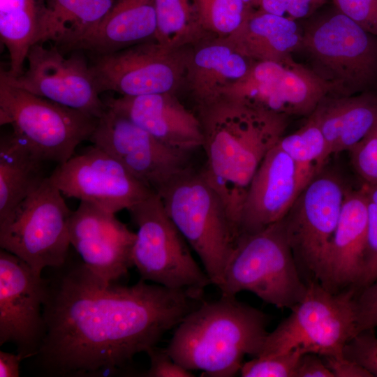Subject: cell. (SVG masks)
I'll use <instances>...</instances> for the list:
<instances>
[{
	"label": "cell",
	"instance_id": "cell-1",
	"mask_svg": "<svg viewBox=\"0 0 377 377\" xmlns=\"http://www.w3.org/2000/svg\"><path fill=\"white\" fill-rule=\"evenodd\" d=\"M52 269L45 277V334L35 356L52 376L114 374L202 302V290L142 279L133 286L106 281L70 255Z\"/></svg>",
	"mask_w": 377,
	"mask_h": 377
},
{
	"label": "cell",
	"instance_id": "cell-2",
	"mask_svg": "<svg viewBox=\"0 0 377 377\" xmlns=\"http://www.w3.org/2000/svg\"><path fill=\"white\" fill-rule=\"evenodd\" d=\"M199 110L206 154L200 171L221 198L238 238L250 184L266 154L284 135L288 118L225 98Z\"/></svg>",
	"mask_w": 377,
	"mask_h": 377
},
{
	"label": "cell",
	"instance_id": "cell-3",
	"mask_svg": "<svg viewBox=\"0 0 377 377\" xmlns=\"http://www.w3.org/2000/svg\"><path fill=\"white\" fill-rule=\"evenodd\" d=\"M269 319L235 297L202 301L175 327L165 349L191 371H201L210 377L235 376L245 356L261 353Z\"/></svg>",
	"mask_w": 377,
	"mask_h": 377
},
{
	"label": "cell",
	"instance_id": "cell-4",
	"mask_svg": "<svg viewBox=\"0 0 377 377\" xmlns=\"http://www.w3.org/2000/svg\"><path fill=\"white\" fill-rule=\"evenodd\" d=\"M300 50L332 96L377 92V36L337 8L306 24Z\"/></svg>",
	"mask_w": 377,
	"mask_h": 377
},
{
	"label": "cell",
	"instance_id": "cell-5",
	"mask_svg": "<svg viewBox=\"0 0 377 377\" xmlns=\"http://www.w3.org/2000/svg\"><path fill=\"white\" fill-rule=\"evenodd\" d=\"M218 288L221 296L248 291L279 309H290L303 298L306 282L301 276L283 219L238 237Z\"/></svg>",
	"mask_w": 377,
	"mask_h": 377
},
{
	"label": "cell",
	"instance_id": "cell-6",
	"mask_svg": "<svg viewBox=\"0 0 377 377\" xmlns=\"http://www.w3.org/2000/svg\"><path fill=\"white\" fill-rule=\"evenodd\" d=\"M164 209L219 287L237 242L226 206L200 171L188 168L159 193Z\"/></svg>",
	"mask_w": 377,
	"mask_h": 377
},
{
	"label": "cell",
	"instance_id": "cell-7",
	"mask_svg": "<svg viewBox=\"0 0 377 377\" xmlns=\"http://www.w3.org/2000/svg\"><path fill=\"white\" fill-rule=\"evenodd\" d=\"M306 282L304 296L290 309L288 316L268 333L258 355L298 349L322 357H343L346 344L359 332L357 289L351 287L334 293L317 281Z\"/></svg>",
	"mask_w": 377,
	"mask_h": 377
},
{
	"label": "cell",
	"instance_id": "cell-8",
	"mask_svg": "<svg viewBox=\"0 0 377 377\" xmlns=\"http://www.w3.org/2000/svg\"><path fill=\"white\" fill-rule=\"evenodd\" d=\"M98 119L8 84L0 77V124L40 161L61 164L89 140Z\"/></svg>",
	"mask_w": 377,
	"mask_h": 377
},
{
	"label": "cell",
	"instance_id": "cell-9",
	"mask_svg": "<svg viewBox=\"0 0 377 377\" xmlns=\"http://www.w3.org/2000/svg\"><path fill=\"white\" fill-rule=\"evenodd\" d=\"M128 211L138 228L131 260L141 279L169 288L202 291L212 284L157 193Z\"/></svg>",
	"mask_w": 377,
	"mask_h": 377
},
{
	"label": "cell",
	"instance_id": "cell-10",
	"mask_svg": "<svg viewBox=\"0 0 377 377\" xmlns=\"http://www.w3.org/2000/svg\"><path fill=\"white\" fill-rule=\"evenodd\" d=\"M64 195L45 177L0 224V246L42 274L45 268L63 265L70 255L72 212Z\"/></svg>",
	"mask_w": 377,
	"mask_h": 377
},
{
	"label": "cell",
	"instance_id": "cell-11",
	"mask_svg": "<svg viewBox=\"0 0 377 377\" xmlns=\"http://www.w3.org/2000/svg\"><path fill=\"white\" fill-rule=\"evenodd\" d=\"M346 191L337 177L318 174L283 219L299 268L308 274L306 281L321 280Z\"/></svg>",
	"mask_w": 377,
	"mask_h": 377
},
{
	"label": "cell",
	"instance_id": "cell-12",
	"mask_svg": "<svg viewBox=\"0 0 377 377\" xmlns=\"http://www.w3.org/2000/svg\"><path fill=\"white\" fill-rule=\"evenodd\" d=\"M328 95V87L290 57L255 61L245 76L225 90L223 98L289 118L309 116Z\"/></svg>",
	"mask_w": 377,
	"mask_h": 377
},
{
	"label": "cell",
	"instance_id": "cell-13",
	"mask_svg": "<svg viewBox=\"0 0 377 377\" xmlns=\"http://www.w3.org/2000/svg\"><path fill=\"white\" fill-rule=\"evenodd\" d=\"M188 53L166 50L155 40L104 54L90 64L96 88L101 94L138 96L175 93L184 80Z\"/></svg>",
	"mask_w": 377,
	"mask_h": 377
},
{
	"label": "cell",
	"instance_id": "cell-14",
	"mask_svg": "<svg viewBox=\"0 0 377 377\" xmlns=\"http://www.w3.org/2000/svg\"><path fill=\"white\" fill-rule=\"evenodd\" d=\"M27 68L17 77L1 69L8 84L60 105L99 119L107 107L100 97L90 64L80 54L65 57L55 45H33L27 54Z\"/></svg>",
	"mask_w": 377,
	"mask_h": 377
},
{
	"label": "cell",
	"instance_id": "cell-15",
	"mask_svg": "<svg viewBox=\"0 0 377 377\" xmlns=\"http://www.w3.org/2000/svg\"><path fill=\"white\" fill-rule=\"evenodd\" d=\"M119 161L158 194L191 168L190 154L164 145L126 117L107 108L89 140Z\"/></svg>",
	"mask_w": 377,
	"mask_h": 377
},
{
	"label": "cell",
	"instance_id": "cell-16",
	"mask_svg": "<svg viewBox=\"0 0 377 377\" xmlns=\"http://www.w3.org/2000/svg\"><path fill=\"white\" fill-rule=\"evenodd\" d=\"M48 177L64 197L113 214L128 210L154 193L115 158L94 145L57 164Z\"/></svg>",
	"mask_w": 377,
	"mask_h": 377
},
{
	"label": "cell",
	"instance_id": "cell-17",
	"mask_svg": "<svg viewBox=\"0 0 377 377\" xmlns=\"http://www.w3.org/2000/svg\"><path fill=\"white\" fill-rule=\"evenodd\" d=\"M46 280L25 262L0 251V345L11 343L24 358L35 356L45 334Z\"/></svg>",
	"mask_w": 377,
	"mask_h": 377
},
{
	"label": "cell",
	"instance_id": "cell-18",
	"mask_svg": "<svg viewBox=\"0 0 377 377\" xmlns=\"http://www.w3.org/2000/svg\"><path fill=\"white\" fill-rule=\"evenodd\" d=\"M135 232L119 221L115 214L80 201L72 212L69 239L84 265L102 279L116 282L133 266Z\"/></svg>",
	"mask_w": 377,
	"mask_h": 377
},
{
	"label": "cell",
	"instance_id": "cell-19",
	"mask_svg": "<svg viewBox=\"0 0 377 377\" xmlns=\"http://www.w3.org/2000/svg\"><path fill=\"white\" fill-rule=\"evenodd\" d=\"M104 103L177 151L190 154L202 146L199 117L188 110L175 93L109 97Z\"/></svg>",
	"mask_w": 377,
	"mask_h": 377
},
{
	"label": "cell",
	"instance_id": "cell-20",
	"mask_svg": "<svg viewBox=\"0 0 377 377\" xmlns=\"http://www.w3.org/2000/svg\"><path fill=\"white\" fill-rule=\"evenodd\" d=\"M301 191L295 163L277 142L250 184L240 216L239 236L258 232L283 219Z\"/></svg>",
	"mask_w": 377,
	"mask_h": 377
},
{
	"label": "cell",
	"instance_id": "cell-21",
	"mask_svg": "<svg viewBox=\"0 0 377 377\" xmlns=\"http://www.w3.org/2000/svg\"><path fill=\"white\" fill-rule=\"evenodd\" d=\"M368 215L363 187L347 190L320 281L331 292L357 287L364 267Z\"/></svg>",
	"mask_w": 377,
	"mask_h": 377
},
{
	"label": "cell",
	"instance_id": "cell-22",
	"mask_svg": "<svg viewBox=\"0 0 377 377\" xmlns=\"http://www.w3.org/2000/svg\"><path fill=\"white\" fill-rule=\"evenodd\" d=\"M255 61L235 50L224 38L206 39L188 53L184 81L199 108L223 98Z\"/></svg>",
	"mask_w": 377,
	"mask_h": 377
},
{
	"label": "cell",
	"instance_id": "cell-23",
	"mask_svg": "<svg viewBox=\"0 0 377 377\" xmlns=\"http://www.w3.org/2000/svg\"><path fill=\"white\" fill-rule=\"evenodd\" d=\"M310 115L319 126L331 155L350 151L377 124V92L328 95Z\"/></svg>",
	"mask_w": 377,
	"mask_h": 377
},
{
	"label": "cell",
	"instance_id": "cell-24",
	"mask_svg": "<svg viewBox=\"0 0 377 377\" xmlns=\"http://www.w3.org/2000/svg\"><path fill=\"white\" fill-rule=\"evenodd\" d=\"M156 32L154 0H114L97 27L73 50L94 55L112 53L155 40Z\"/></svg>",
	"mask_w": 377,
	"mask_h": 377
},
{
	"label": "cell",
	"instance_id": "cell-25",
	"mask_svg": "<svg viewBox=\"0 0 377 377\" xmlns=\"http://www.w3.org/2000/svg\"><path fill=\"white\" fill-rule=\"evenodd\" d=\"M302 34L303 28L295 20L258 8L235 31L222 38L253 61H278L299 50Z\"/></svg>",
	"mask_w": 377,
	"mask_h": 377
},
{
	"label": "cell",
	"instance_id": "cell-26",
	"mask_svg": "<svg viewBox=\"0 0 377 377\" xmlns=\"http://www.w3.org/2000/svg\"><path fill=\"white\" fill-rule=\"evenodd\" d=\"M114 0H45L36 43L73 50L107 15Z\"/></svg>",
	"mask_w": 377,
	"mask_h": 377
},
{
	"label": "cell",
	"instance_id": "cell-27",
	"mask_svg": "<svg viewBox=\"0 0 377 377\" xmlns=\"http://www.w3.org/2000/svg\"><path fill=\"white\" fill-rule=\"evenodd\" d=\"M43 161L13 133L0 141V224L45 178Z\"/></svg>",
	"mask_w": 377,
	"mask_h": 377
},
{
	"label": "cell",
	"instance_id": "cell-28",
	"mask_svg": "<svg viewBox=\"0 0 377 377\" xmlns=\"http://www.w3.org/2000/svg\"><path fill=\"white\" fill-rule=\"evenodd\" d=\"M45 0H0V37L10 59L12 77L24 72L30 47L35 44L39 31Z\"/></svg>",
	"mask_w": 377,
	"mask_h": 377
},
{
	"label": "cell",
	"instance_id": "cell-29",
	"mask_svg": "<svg viewBox=\"0 0 377 377\" xmlns=\"http://www.w3.org/2000/svg\"><path fill=\"white\" fill-rule=\"evenodd\" d=\"M155 40L170 51L198 43L211 36L204 29L195 0H154Z\"/></svg>",
	"mask_w": 377,
	"mask_h": 377
},
{
	"label": "cell",
	"instance_id": "cell-30",
	"mask_svg": "<svg viewBox=\"0 0 377 377\" xmlns=\"http://www.w3.org/2000/svg\"><path fill=\"white\" fill-rule=\"evenodd\" d=\"M278 145L295 163L302 190L320 174L331 155L319 126L311 115L299 129L282 136Z\"/></svg>",
	"mask_w": 377,
	"mask_h": 377
},
{
	"label": "cell",
	"instance_id": "cell-31",
	"mask_svg": "<svg viewBox=\"0 0 377 377\" xmlns=\"http://www.w3.org/2000/svg\"><path fill=\"white\" fill-rule=\"evenodd\" d=\"M204 29L216 38L235 31L254 9L242 0H195Z\"/></svg>",
	"mask_w": 377,
	"mask_h": 377
},
{
	"label": "cell",
	"instance_id": "cell-32",
	"mask_svg": "<svg viewBox=\"0 0 377 377\" xmlns=\"http://www.w3.org/2000/svg\"><path fill=\"white\" fill-rule=\"evenodd\" d=\"M303 354L295 349L280 354L253 357L243 363L239 374L242 377H295Z\"/></svg>",
	"mask_w": 377,
	"mask_h": 377
},
{
	"label": "cell",
	"instance_id": "cell-33",
	"mask_svg": "<svg viewBox=\"0 0 377 377\" xmlns=\"http://www.w3.org/2000/svg\"><path fill=\"white\" fill-rule=\"evenodd\" d=\"M367 198L368 227L364 272L360 290L377 280V185L363 186Z\"/></svg>",
	"mask_w": 377,
	"mask_h": 377
},
{
	"label": "cell",
	"instance_id": "cell-34",
	"mask_svg": "<svg viewBox=\"0 0 377 377\" xmlns=\"http://www.w3.org/2000/svg\"><path fill=\"white\" fill-rule=\"evenodd\" d=\"M343 356L377 377V336L374 329L358 332L345 346Z\"/></svg>",
	"mask_w": 377,
	"mask_h": 377
},
{
	"label": "cell",
	"instance_id": "cell-35",
	"mask_svg": "<svg viewBox=\"0 0 377 377\" xmlns=\"http://www.w3.org/2000/svg\"><path fill=\"white\" fill-rule=\"evenodd\" d=\"M350 153L352 163L365 184L377 185V124Z\"/></svg>",
	"mask_w": 377,
	"mask_h": 377
},
{
	"label": "cell",
	"instance_id": "cell-36",
	"mask_svg": "<svg viewBox=\"0 0 377 377\" xmlns=\"http://www.w3.org/2000/svg\"><path fill=\"white\" fill-rule=\"evenodd\" d=\"M328 0H260L258 8L293 20L309 18Z\"/></svg>",
	"mask_w": 377,
	"mask_h": 377
},
{
	"label": "cell",
	"instance_id": "cell-37",
	"mask_svg": "<svg viewBox=\"0 0 377 377\" xmlns=\"http://www.w3.org/2000/svg\"><path fill=\"white\" fill-rule=\"evenodd\" d=\"M336 8L367 32L377 36V0H332Z\"/></svg>",
	"mask_w": 377,
	"mask_h": 377
},
{
	"label": "cell",
	"instance_id": "cell-38",
	"mask_svg": "<svg viewBox=\"0 0 377 377\" xmlns=\"http://www.w3.org/2000/svg\"><path fill=\"white\" fill-rule=\"evenodd\" d=\"M355 303L359 332L377 327V280L356 292Z\"/></svg>",
	"mask_w": 377,
	"mask_h": 377
},
{
	"label": "cell",
	"instance_id": "cell-39",
	"mask_svg": "<svg viewBox=\"0 0 377 377\" xmlns=\"http://www.w3.org/2000/svg\"><path fill=\"white\" fill-rule=\"evenodd\" d=\"M146 353L150 359V367L145 374L148 377H193L194 374L178 363L165 348L154 346Z\"/></svg>",
	"mask_w": 377,
	"mask_h": 377
},
{
	"label": "cell",
	"instance_id": "cell-40",
	"mask_svg": "<svg viewBox=\"0 0 377 377\" xmlns=\"http://www.w3.org/2000/svg\"><path fill=\"white\" fill-rule=\"evenodd\" d=\"M295 377H334V375L321 356L308 353L301 356Z\"/></svg>",
	"mask_w": 377,
	"mask_h": 377
},
{
	"label": "cell",
	"instance_id": "cell-41",
	"mask_svg": "<svg viewBox=\"0 0 377 377\" xmlns=\"http://www.w3.org/2000/svg\"><path fill=\"white\" fill-rule=\"evenodd\" d=\"M323 359L334 377H372L366 369L344 356Z\"/></svg>",
	"mask_w": 377,
	"mask_h": 377
},
{
	"label": "cell",
	"instance_id": "cell-42",
	"mask_svg": "<svg viewBox=\"0 0 377 377\" xmlns=\"http://www.w3.org/2000/svg\"><path fill=\"white\" fill-rule=\"evenodd\" d=\"M24 359L19 353L0 351V377L20 376V364Z\"/></svg>",
	"mask_w": 377,
	"mask_h": 377
},
{
	"label": "cell",
	"instance_id": "cell-43",
	"mask_svg": "<svg viewBox=\"0 0 377 377\" xmlns=\"http://www.w3.org/2000/svg\"><path fill=\"white\" fill-rule=\"evenodd\" d=\"M245 3L249 6L252 8L259 7L260 0H242Z\"/></svg>",
	"mask_w": 377,
	"mask_h": 377
}]
</instances>
